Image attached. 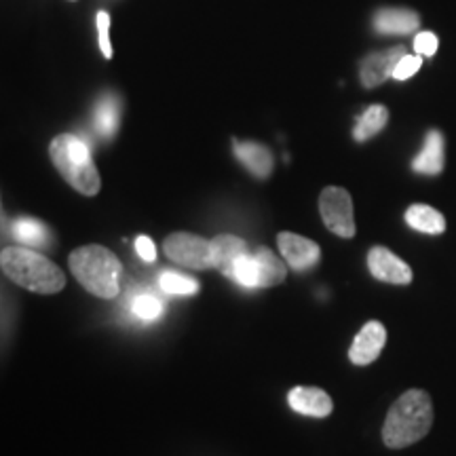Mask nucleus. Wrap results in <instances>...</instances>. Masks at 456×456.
Segmentation results:
<instances>
[{"mask_svg":"<svg viewBox=\"0 0 456 456\" xmlns=\"http://www.w3.org/2000/svg\"><path fill=\"white\" fill-rule=\"evenodd\" d=\"M433 427V402L423 389L402 393L387 412L383 425V444L391 450H402L420 442Z\"/></svg>","mask_w":456,"mask_h":456,"instance_id":"f257e3e1","label":"nucleus"},{"mask_svg":"<svg viewBox=\"0 0 456 456\" xmlns=\"http://www.w3.org/2000/svg\"><path fill=\"white\" fill-rule=\"evenodd\" d=\"M70 271L77 281L98 298H117L123 288L121 260L104 245H83L70 254Z\"/></svg>","mask_w":456,"mask_h":456,"instance_id":"f03ea898","label":"nucleus"},{"mask_svg":"<svg viewBox=\"0 0 456 456\" xmlns=\"http://www.w3.org/2000/svg\"><path fill=\"white\" fill-rule=\"evenodd\" d=\"M0 266L11 281L28 292L57 294L66 285V275L55 262L28 248H4L0 254Z\"/></svg>","mask_w":456,"mask_h":456,"instance_id":"7ed1b4c3","label":"nucleus"},{"mask_svg":"<svg viewBox=\"0 0 456 456\" xmlns=\"http://www.w3.org/2000/svg\"><path fill=\"white\" fill-rule=\"evenodd\" d=\"M49 157L53 161L60 175L70 184L74 191L85 197H95L102 188V180L91 159L89 146L85 140L72 134H61L51 140Z\"/></svg>","mask_w":456,"mask_h":456,"instance_id":"20e7f679","label":"nucleus"},{"mask_svg":"<svg viewBox=\"0 0 456 456\" xmlns=\"http://www.w3.org/2000/svg\"><path fill=\"white\" fill-rule=\"evenodd\" d=\"M163 252L171 262L186 266V269H214L212 241L192 235V232H174V235H169L163 241Z\"/></svg>","mask_w":456,"mask_h":456,"instance_id":"39448f33","label":"nucleus"},{"mask_svg":"<svg viewBox=\"0 0 456 456\" xmlns=\"http://www.w3.org/2000/svg\"><path fill=\"white\" fill-rule=\"evenodd\" d=\"M319 214L328 231L342 239L355 237V218H353V199L349 191L340 186L323 188L319 195Z\"/></svg>","mask_w":456,"mask_h":456,"instance_id":"423d86ee","label":"nucleus"},{"mask_svg":"<svg viewBox=\"0 0 456 456\" xmlns=\"http://www.w3.org/2000/svg\"><path fill=\"white\" fill-rule=\"evenodd\" d=\"M279 249H281L285 262L296 273H309L313 266L319 265L322 249L311 239L296 235V232H279L277 235Z\"/></svg>","mask_w":456,"mask_h":456,"instance_id":"0eeeda50","label":"nucleus"},{"mask_svg":"<svg viewBox=\"0 0 456 456\" xmlns=\"http://www.w3.org/2000/svg\"><path fill=\"white\" fill-rule=\"evenodd\" d=\"M403 55H406V47L399 45V47L376 51V53L363 57L362 64H359V78H362L363 87L374 89L379 85H383L387 78H391L393 72H395V66Z\"/></svg>","mask_w":456,"mask_h":456,"instance_id":"6e6552de","label":"nucleus"},{"mask_svg":"<svg viewBox=\"0 0 456 456\" xmlns=\"http://www.w3.org/2000/svg\"><path fill=\"white\" fill-rule=\"evenodd\" d=\"M368 269L374 279L391 285H408L412 281V269L383 245H376L368 252Z\"/></svg>","mask_w":456,"mask_h":456,"instance_id":"1a4fd4ad","label":"nucleus"},{"mask_svg":"<svg viewBox=\"0 0 456 456\" xmlns=\"http://www.w3.org/2000/svg\"><path fill=\"white\" fill-rule=\"evenodd\" d=\"M387 330L380 322H368L359 330L349 349V359L355 366H370L374 359H379L385 349Z\"/></svg>","mask_w":456,"mask_h":456,"instance_id":"9d476101","label":"nucleus"},{"mask_svg":"<svg viewBox=\"0 0 456 456\" xmlns=\"http://www.w3.org/2000/svg\"><path fill=\"white\" fill-rule=\"evenodd\" d=\"M288 402L294 412L315 416V419H326L334 410L332 397L323 389H317V387H294L288 393Z\"/></svg>","mask_w":456,"mask_h":456,"instance_id":"9b49d317","label":"nucleus"},{"mask_svg":"<svg viewBox=\"0 0 456 456\" xmlns=\"http://www.w3.org/2000/svg\"><path fill=\"white\" fill-rule=\"evenodd\" d=\"M446 165V144L444 135L437 129H431L425 138L423 151L412 161V169L423 175H440Z\"/></svg>","mask_w":456,"mask_h":456,"instance_id":"f8f14e48","label":"nucleus"},{"mask_svg":"<svg viewBox=\"0 0 456 456\" xmlns=\"http://www.w3.org/2000/svg\"><path fill=\"white\" fill-rule=\"evenodd\" d=\"M214 269H218L224 277L235 275L237 262L248 254V243L235 235H218L212 239Z\"/></svg>","mask_w":456,"mask_h":456,"instance_id":"ddd939ff","label":"nucleus"},{"mask_svg":"<svg viewBox=\"0 0 456 456\" xmlns=\"http://www.w3.org/2000/svg\"><path fill=\"white\" fill-rule=\"evenodd\" d=\"M232 151H235V157L241 161L245 167H248L256 178L266 180L273 174V167H275V159H273L271 151L266 146L258 144V142H232Z\"/></svg>","mask_w":456,"mask_h":456,"instance_id":"4468645a","label":"nucleus"},{"mask_svg":"<svg viewBox=\"0 0 456 456\" xmlns=\"http://www.w3.org/2000/svg\"><path fill=\"white\" fill-rule=\"evenodd\" d=\"M419 26V13L410 9H383L374 17V30L380 34H412Z\"/></svg>","mask_w":456,"mask_h":456,"instance_id":"2eb2a0df","label":"nucleus"},{"mask_svg":"<svg viewBox=\"0 0 456 456\" xmlns=\"http://www.w3.org/2000/svg\"><path fill=\"white\" fill-rule=\"evenodd\" d=\"M403 218H406L410 228L425 232V235H442L446 231V218L436 208H431V205H410Z\"/></svg>","mask_w":456,"mask_h":456,"instance_id":"dca6fc26","label":"nucleus"},{"mask_svg":"<svg viewBox=\"0 0 456 456\" xmlns=\"http://www.w3.org/2000/svg\"><path fill=\"white\" fill-rule=\"evenodd\" d=\"M254 258H256V265H258L260 288H273V285H279L285 281V277H288L285 265L281 262V258H277V256L271 252L269 248L256 249Z\"/></svg>","mask_w":456,"mask_h":456,"instance_id":"f3484780","label":"nucleus"},{"mask_svg":"<svg viewBox=\"0 0 456 456\" xmlns=\"http://www.w3.org/2000/svg\"><path fill=\"white\" fill-rule=\"evenodd\" d=\"M387 123H389V110L383 104H372L357 118L353 138L355 142H368L376 134H380L387 127Z\"/></svg>","mask_w":456,"mask_h":456,"instance_id":"a211bd4d","label":"nucleus"},{"mask_svg":"<svg viewBox=\"0 0 456 456\" xmlns=\"http://www.w3.org/2000/svg\"><path fill=\"white\" fill-rule=\"evenodd\" d=\"M11 232H13L17 241L28 245V248H47L51 241L47 226H45L43 222L32 218L15 220L13 226H11Z\"/></svg>","mask_w":456,"mask_h":456,"instance_id":"6ab92c4d","label":"nucleus"},{"mask_svg":"<svg viewBox=\"0 0 456 456\" xmlns=\"http://www.w3.org/2000/svg\"><path fill=\"white\" fill-rule=\"evenodd\" d=\"M118 117H121L118 102L112 95H106V98L98 102V106L94 110V127L102 138H112L114 131L118 127Z\"/></svg>","mask_w":456,"mask_h":456,"instance_id":"aec40b11","label":"nucleus"},{"mask_svg":"<svg viewBox=\"0 0 456 456\" xmlns=\"http://www.w3.org/2000/svg\"><path fill=\"white\" fill-rule=\"evenodd\" d=\"M159 288L167 294H180V296H192L199 292V283L192 277L180 275V273L165 271L159 277Z\"/></svg>","mask_w":456,"mask_h":456,"instance_id":"412c9836","label":"nucleus"},{"mask_svg":"<svg viewBox=\"0 0 456 456\" xmlns=\"http://www.w3.org/2000/svg\"><path fill=\"white\" fill-rule=\"evenodd\" d=\"M131 311L142 322H157L163 315V302L152 294H138L131 300Z\"/></svg>","mask_w":456,"mask_h":456,"instance_id":"4be33fe9","label":"nucleus"},{"mask_svg":"<svg viewBox=\"0 0 456 456\" xmlns=\"http://www.w3.org/2000/svg\"><path fill=\"white\" fill-rule=\"evenodd\" d=\"M232 279H235L239 285H243V288H248V289L260 288L258 265H256L254 254H245L243 258L237 262L235 275H232Z\"/></svg>","mask_w":456,"mask_h":456,"instance_id":"5701e85b","label":"nucleus"},{"mask_svg":"<svg viewBox=\"0 0 456 456\" xmlns=\"http://www.w3.org/2000/svg\"><path fill=\"white\" fill-rule=\"evenodd\" d=\"M420 66H423V55H403L402 60H399V64L395 66V72H393V78L395 81H408L410 77H414L416 72L420 70Z\"/></svg>","mask_w":456,"mask_h":456,"instance_id":"b1692460","label":"nucleus"},{"mask_svg":"<svg viewBox=\"0 0 456 456\" xmlns=\"http://www.w3.org/2000/svg\"><path fill=\"white\" fill-rule=\"evenodd\" d=\"M437 37L433 32H419L414 38V51L423 57H433L437 51Z\"/></svg>","mask_w":456,"mask_h":456,"instance_id":"393cba45","label":"nucleus"},{"mask_svg":"<svg viewBox=\"0 0 456 456\" xmlns=\"http://www.w3.org/2000/svg\"><path fill=\"white\" fill-rule=\"evenodd\" d=\"M108 30H110V15L106 11H100L98 13V32H100V49L104 53L106 60L112 57V45L108 41Z\"/></svg>","mask_w":456,"mask_h":456,"instance_id":"a878e982","label":"nucleus"},{"mask_svg":"<svg viewBox=\"0 0 456 456\" xmlns=\"http://www.w3.org/2000/svg\"><path fill=\"white\" fill-rule=\"evenodd\" d=\"M135 252H138V256L144 262H155L157 258V248L155 243H152L151 237H138L135 239Z\"/></svg>","mask_w":456,"mask_h":456,"instance_id":"bb28decb","label":"nucleus"}]
</instances>
